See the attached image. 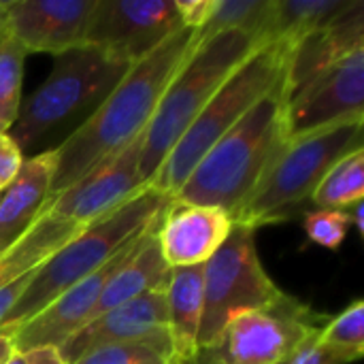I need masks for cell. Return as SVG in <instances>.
<instances>
[{
	"label": "cell",
	"instance_id": "e575fe53",
	"mask_svg": "<svg viewBox=\"0 0 364 364\" xmlns=\"http://www.w3.org/2000/svg\"><path fill=\"white\" fill-rule=\"evenodd\" d=\"M9 38V28H6V9L4 2H0V43Z\"/></svg>",
	"mask_w": 364,
	"mask_h": 364
},
{
	"label": "cell",
	"instance_id": "5b68a950",
	"mask_svg": "<svg viewBox=\"0 0 364 364\" xmlns=\"http://www.w3.org/2000/svg\"><path fill=\"white\" fill-rule=\"evenodd\" d=\"M130 66L94 45H79L55 55L49 77L21 100L9 136L21 154L34 151L51 134L73 126L75 119L85 122Z\"/></svg>",
	"mask_w": 364,
	"mask_h": 364
},
{
	"label": "cell",
	"instance_id": "7a4b0ae2",
	"mask_svg": "<svg viewBox=\"0 0 364 364\" xmlns=\"http://www.w3.org/2000/svg\"><path fill=\"white\" fill-rule=\"evenodd\" d=\"M286 75L205 154L173 196L175 203L218 207L230 218L252 196L288 136Z\"/></svg>",
	"mask_w": 364,
	"mask_h": 364
},
{
	"label": "cell",
	"instance_id": "52a82bcc",
	"mask_svg": "<svg viewBox=\"0 0 364 364\" xmlns=\"http://www.w3.org/2000/svg\"><path fill=\"white\" fill-rule=\"evenodd\" d=\"M363 126L364 119H354L290 139L232 222L256 230L292 220L324 175L341 158L363 149Z\"/></svg>",
	"mask_w": 364,
	"mask_h": 364
},
{
	"label": "cell",
	"instance_id": "4316f807",
	"mask_svg": "<svg viewBox=\"0 0 364 364\" xmlns=\"http://www.w3.org/2000/svg\"><path fill=\"white\" fill-rule=\"evenodd\" d=\"M73 364H173V354L149 343H111L83 354Z\"/></svg>",
	"mask_w": 364,
	"mask_h": 364
},
{
	"label": "cell",
	"instance_id": "2e32d148",
	"mask_svg": "<svg viewBox=\"0 0 364 364\" xmlns=\"http://www.w3.org/2000/svg\"><path fill=\"white\" fill-rule=\"evenodd\" d=\"M232 218L218 207L171 203L160 220L158 245L168 269L205 264L228 239Z\"/></svg>",
	"mask_w": 364,
	"mask_h": 364
},
{
	"label": "cell",
	"instance_id": "484cf974",
	"mask_svg": "<svg viewBox=\"0 0 364 364\" xmlns=\"http://www.w3.org/2000/svg\"><path fill=\"white\" fill-rule=\"evenodd\" d=\"M320 339L331 348L348 354L354 363L364 354V303L354 301L337 318H331Z\"/></svg>",
	"mask_w": 364,
	"mask_h": 364
},
{
	"label": "cell",
	"instance_id": "ba28073f",
	"mask_svg": "<svg viewBox=\"0 0 364 364\" xmlns=\"http://www.w3.org/2000/svg\"><path fill=\"white\" fill-rule=\"evenodd\" d=\"M254 235L256 230L232 222L228 239L205 262L198 352L213 350L235 316L267 307L284 294L262 269Z\"/></svg>",
	"mask_w": 364,
	"mask_h": 364
},
{
	"label": "cell",
	"instance_id": "30bf717a",
	"mask_svg": "<svg viewBox=\"0 0 364 364\" xmlns=\"http://www.w3.org/2000/svg\"><path fill=\"white\" fill-rule=\"evenodd\" d=\"M175 0H96L90 13L83 45L134 64L181 30Z\"/></svg>",
	"mask_w": 364,
	"mask_h": 364
},
{
	"label": "cell",
	"instance_id": "d590c367",
	"mask_svg": "<svg viewBox=\"0 0 364 364\" xmlns=\"http://www.w3.org/2000/svg\"><path fill=\"white\" fill-rule=\"evenodd\" d=\"M6 364H26V354H19V352H15L13 356H11V360Z\"/></svg>",
	"mask_w": 364,
	"mask_h": 364
},
{
	"label": "cell",
	"instance_id": "277c9868",
	"mask_svg": "<svg viewBox=\"0 0 364 364\" xmlns=\"http://www.w3.org/2000/svg\"><path fill=\"white\" fill-rule=\"evenodd\" d=\"M267 41L271 38L243 30H226L198 43V47L171 79L151 122L143 132L141 175L145 186L154 179L171 149L220 90V85L252 51Z\"/></svg>",
	"mask_w": 364,
	"mask_h": 364
},
{
	"label": "cell",
	"instance_id": "8fae6325",
	"mask_svg": "<svg viewBox=\"0 0 364 364\" xmlns=\"http://www.w3.org/2000/svg\"><path fill=\"white\" fill-rule=\"evenodd\" d=\"M141 149L143 134L105 158L68 190L51 196L47 200V215L87 226L134 198L145 188Z\"/></svg>",
	"mask_w": 364,
	"mask_h": 364
},
{
	"label": "cell",
	"instance_id": "4fadbf2b",
	"mask_svg": "<svg viewBox=\"0 0 364 364\" xmlns=\"http://www.w3.org/2000/svg\"><path fill=\"white\" fill-rule=\"evenodd\" d=\"M166 324V288H158L98 316L75 333L58 352L64 364H73L96 348L141 341L173 354Z\"/></svg>",
	"mask_w": 364,
	"mask_h": 364
},
{
	"label": "cell",
	"instance_id": "9a60e30c",
	"mask_svg": "<svg viewBox=\"0 0 364 364\" xmlns=\"http://www.w3.org/2000/svg\"><path fill=\"white\" fill-rule=\"evenodd\" d=\"M96 0H11L4 2L9 36L26 53L60 55L83 45Z\"/></svg>",
	"mask_w": 364,
	"mask_h": 364
},
{
	"label": "cell",
	"instance_id": "4dcf8cb0",
	"mask_svg": "<svg viewBox=\"0 0 364 364\" xmlns=\"http://www.w3.org/2000/svg\"><path fill=\"white\" fill-rule=\"evenodd\" d=\"M213 0H175V9L186 28L200 30L207 23Z\"/></svg>",
	"mask_w": 364,
	"mask_h": 364
},
{
	"label": "cell",
	"instance_id": "83f0119b",
	"mask_svg": "<svg viewBox=\"0 0 364 364\" xmlns=\"http://www.w3.org/2000/svg\"><path fill=\"white\" fill-rule=\"evenodd\" d=\"M350 226L352 222L346 211H326V209L309 211L303 222L309 243H316L331 252H337L341 247V243L350 232Z\"/></svg>",
	"mask_w": 364,
	"mask_h": 364
},
{
	"label": "cell",
	"instance_id": "836d02e7",
	"mask_svg": "<svg viewBox=\"0 0 364 364\" xmlns=\"http://www.w3.org/2000/svg\"><path fill=\"white\" fill-rule=\"evenodd\" d=\"M13 354H15L13 339H11V337H6V335H0V364L9 363Z\"/></svg>",
	"mask_w": 364,
	"mask_h": 364
},
{
	"label": "cell",
	"instance_id": "ac0fdd59",
	"mask_svg": "<svg viewBox=\"0 0 364 364\" xmlns=\"http://www.w3.org/2000/svg\"><path fill=\"white\" fill-rule=\"evenodd\" d=\"M55 151L45 149L26 158L13 183L0 196V254L19 241L47 213Z\"/></svg>",
	"mask_w": 364,
	"mask_h": 364
},
{
	"label": "cell",
	"instance_id": "44dd1931",
	"mask_svg": "<svg viewBox=\"0 0 364 364\" xmlns=\"http://www.w3.org/2000/svg\"><path fill=\"white\" fill-rule=\"evenodd\" d=\"M85 226L41 215L38 222L11 247L0 254V290L17 277L38 269Z\"/></svg>",
	"mask_w": 364,
	"mask_h": 364
},
{
	"label": "cell",
	"instance_id": "e0dca14e",
	"mask_svg": "<svg viewBox=\"0 0 364 364\" xmlns=\"http://www.w3.org/2000/svg\"><path fill=\"white\" fill-rule=\"evenodd\" d=\"M364 47V2L354 0L352 6L333 23L299 41L288 60L286 85L290 96L324 73L352 51Z\"/></svg>",
	"mask_w": 364,
	"mask_h": 364
},
{
	"label": "cell",
	"instance_id": "7402d4cb",
	"mask_svg": "<svg viewBox=\"0 0 364 364\" xmlns=\"http://www.w3.org/2000/svg\"><path fill=\"white\" fill-rule=\"evenodd\" d=\"M354 0H275L271 38L296 45L343 15Z\"/></svg>",
	"mask_w": 364,
	"mask_h": 364
},
{
	"label": "cell",
	"instance_id": "1f68e13d",
	"mask_svg": "<svg viewBox=\"0 0 364 364\" xmlns=\"http://www.w3.org/2000/svg\"><path fill=\"white\" fill-rule=\"evenodd\" d=\"M26 364H64V360L55 348H38L26 352Z\"/></svg>",
	"mask_w": 364,
	"mask_h": 364
},
{
	"label": "cell",
	"instance_id": "cb8c5ba5",
	"mask_svg": "<svg viewBox=\"0 0 364 364\" xmlns=\"http://www.w3.org/2000/svg\"><path fill=\"white\" fill-rule=\"evenodd\" d=\"M364 200V149L341 158L316 188L311 203L326 211H346Z\"/></svg>",
	"mask_w": 364,
	"mask_h": 364
},
{
	"label": "cell",
	"instance_id": "5bb4252c",
	"mask_svg": "<svg viewBox=\"0 0 364 364\" xmlns=\"http://www.w3.org/2000/svg\"><path fill=\"white\" fill-rule=\"evenodd\" d=\"M141 237L136 241L128 243L119 254H115L96 273H92L90 277H85L83 282H79L77 286H73L70 290L60 294L43 311H38L34 318H30L17 331H13L9 337L13 339L15 352L26 354V352L38 350V348L60 350L75 333H79L87 324L90 314H92L94 305L98 303V296H100L105 284L130 258V254L139 245Z\"/></svg>",
	"mask_w": 364,
	"mask_h": 364
},
{
	"label": "cell",
	"instance_id": "603a6c76",
	"mask_svg": "<svg viewBox=\"0 0 364 364\" xmlns=\"http://www.w3.org/2000/svg\"><path fill=\"white\" fill-rule=\"evenodd\" d=\"M275 0H213L207 23L198 30V38L207 41L226 30H243L262 38H271Z\"/></svg>",
	"mask_w": 364,
	"mask_h": 364
},
{
	"label": "cell",
	"instance_id": "d6986e66",
	"mask_svg": "<svg viewBox=\"0 0 364 364\" xmlns=\"http://www.w3.org/2000/svg\"><path fill=\"white\" fill-rule=\"evenodd\" d=\"M162 215L147 228V232L141 237V241L134 247V252L130 254V258L109 277V282L105 284V288L98 296V303L94 305V309L90 314L87 324L92 320H96L98 316H102L136 296H143L145 292L166 288L171 269L164 262L160 245H158V228H160Z\"/></svg>",
	"mask_w": 364,
	"mask_h": 364
},
{
	"label": "cell",
	"instance_id": "8d00e7d4",
	"mask_svg": "<svg viewBox=\"0 0 364 364\" xmlns=\"http://www.w3.org/2000/svg\"><path fill=\"white\" fill-rule=\"evenodd\" d=\"M194 364H220V363H213V360H207V358H203V356H196ZM286 364H288V363H286Z\"/></svg>",
	"mask_w": 364,
	"mask_h": 364
},
{
	"label": "cell",
	"instance_id": "6da1fadb",
	"mask_svg": "<svg viewBox=\"0 0 364 364\" xmlns=\"http://www.w3.org/2000/svg\"><path fill=\"white\" fill-rule=\"evenodd\" d=\"M198 43V30L183 26L128 68L96 111L53 149L55 173L51 196L68 190L96 164L145 132L164 90Z\"/></svg>",
	"mask_w": 364,
	"mask_h": 364
},
{
	"label": "cell",
	"instance_id": "8992f818",
	"mask_svg": "<svg viewBox=\"0 0 364 364\" xmlns=\"http://www.w3.org/2000/svg\"><path fill=\"white\" fill-rule=\"evenodd\" d=\"M290 51L292 45L277 38L252 51L203 107L147 186L173 198L205 154L286 75Z\"/></svg>",
	"mask_w": 364,
	"mask_h": 364
},
{
	"label": "cell",
	"instance_id": "3957f363",
	"mask_svg": "<svg viewBox=\"0 0 364 364\" xmlns=\"http://www.w3.org/2000/svg\"><path fill=\"white\" fill-rule=\"evenodd\" d=\"M171 203V196L145 186L134 198L113 209L105 218L87 224L77 237H73L36 269L32 282L0 324V335L9 337L60 294L105 267L128 243L136 241Z\"/></svg>",
	"mask_w": 364,
	"mask_h": 364
},
{
	"label": "cell",
	"instance_id": "7c38bea8",
	"mask_svg": "<svg viewBox=\"0 0 364 364\" xmlns=\"http://www.w3.org/2000/svg\"><path fill=\"white\" fill-rule=\"evenodd\" d=\"M354 119H364V47L316 75L286 109L290 139Z\"/></svg>",
	"mask_w": 364,
	"mask_h": 364
},
{
	"label": "cell",
	"instance_id": "ffe728a7",
	"mask_svg": "<svg viewBox=\"0 0 364 364\" xmlns=\"http://www.w3.org/2000/svg\"><path fill=\"white\" fill-rule=\"evenodd\" d=\"M205 264L171 269L166 284L168 337L173 364H194L198 356V328L203 318Z\"/></svg>",
	"mask_w": 364,
	"mask_h": 364
},
{
	"label": "cell",
	"instance_id": "f1b7e54d",
	"mask_svg": "<svg viewBox=\"0 0 364 364\" xmlns=\"http://www.w3.org/2000/svg\"><path fill=\"white\" fill-rule=\"evenodd\" d=\"M322 335V333H320ZM320 335L316 339H311L305 348H301L296 352V356L288 364H350L354 363L348 354L331 348L328 343H324L320 339Z\"/></svg>",
	"mask_w": 364,
	"mask_h": 364
},
{
	"label": "cell",
	"instance_id": "f546056e",
	"mask_svg": "<svg viewBox=\"0 0 364 364\" xmlns=\"http://www.w3.org/2000/svg\"><path fill=\"white\" fill-rule=\"evenodd\" d=\"M23 160L26 158H23L21 149L9 136V132H0V192L13 183Z\"/></svg>",
	"mask_w": 364,
	"mask_h": 364
},
{
	"label": "cell",
	"instance_id": "d4e9b609",
	"mask_svg": "<svg viewBox=\"0 0 364 364\" xmlns=\"http://www.w3.org/2000/svg\"><path fill=\"white\" fill-rule=\"evenodd\" d=\"M26 51L9 36L0 43V132H9L21 107Z\"/></svg>",
	"mask_w": 364,
	"mask_h": 364
},
{
	"label": "cell",
	"instance_id": "d6a6232c",
	"mask_svg": "<svg viewBox=\"0 0 364 364\" xmlns=\"http://www.w3.org/2000/svg\"><path fill=\"white\" fill-rule=\"evenodd\" d=\"M346 213H348V218H350L352 226H356V228H358V232L364 235V200L356 203V205H352V207H348V209H346Z\"/></svg>",
	"mask_w": 364,
	"mask_h": 364
},
{
	"label": "cell",
	"instance_id": "9c48e42d",
	"mask_svg": "<svg viewBox=\"0 0 364 364\" xmlns=\"http://www.w3.org/2000/svg\"><path fill=\"white\" fill-rule=\"evenodd\" d=\"M328 322V316L284 292L267 307L235 316L218 346L198 356L220 364H286Z\"/></svg>",
	"mask_w": 364,
	"mask_h": 364
}]
</instances>
